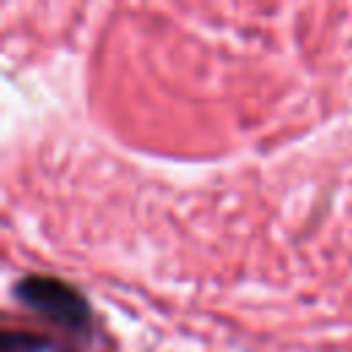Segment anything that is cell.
<instances>
[{"label":"cell","instance_id":"6da1fadb","mask_svg":"<svg viewBox=\"0 0 352 352\" xmlns=\"http://www.w3.org/2000/svg\"><path fill=\"white\" fill-rule=\"evenodd\" d=\"M14 294L30 311L44 316L50 324L69 330L74 336H85L91 327V305L80 289L52 275H25Z\"/></svg>","mask_w":352,"mask_h":352},{"label":"cell","instance_id":"7a4b0ae2","mask_svg":"<svg viewBox=\"0 0 352 352\" xmlns=\"http://www.w3.org/2000/svg\"><path fill=\"white\" fill-rule=\"evenodd\" d=\"M52 341L41 333L30 330H6L3 333V352H50Z\"/></svg>","mask_w":352,"mask_h":352}]
</instances>
